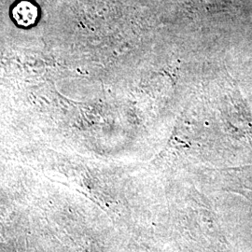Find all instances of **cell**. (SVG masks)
Returning a JSON list of instances; mask_svg holds the SVG:
<instances>
[{
  "label": "cell",
  "mask_w": 252,
  "mask_h": 252,
  "mask_svg": "<svg viewBox=\"0 0 252 252\" xmlns=\"http://www.w3.org/2000/svg\"><path fill=\"white\" fill-rule=\"evenodd\" d=\"M38 11L36 5L29 1H21L12 9V17L20 27H30L36 23Z\"/></svg>",
  "instance_id": "6da1fadb"
}]
</instances>
